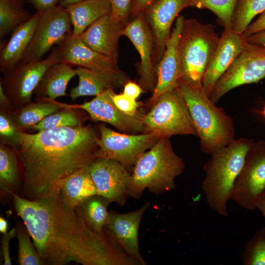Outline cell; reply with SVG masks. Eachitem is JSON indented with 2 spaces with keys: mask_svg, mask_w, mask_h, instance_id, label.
<instances>
[{
  "mask_svg": "<svg viewBox=\"0 0 265 265\" xmlns=\"http://www.w3.org/2000/svg\"><path fill=\"white\" fill-rule=\"evenodd\" d=\"M78 85L72 88V100L82 96H97L108 89L124 86L129 80L126 74L119 69L116 71H100L78 67L76 68Z\"/></svg>",
  "mask_w": 265,
  "mask_h": 265,
  "instance_id": "7402d4cb",
  "label": "cell"
},
{
  "mask_svg": "<svg viewBox=\"0 0 265 265\" xmlns=\"http://www.w3.org/2000/svg\"><path fill=\"white\" fill-rule=\"evenodd\" d=\"M32 15L20 0H0V37L3 38L27 21Z\"/></svg>",
  "mask_w": 265,
  "mask_h": 265,
  "instance_id": "f1b7e54d",
  "label": "cell"
},
{
  "mask_svg": "<svg viewBox=\"0 0 265 265\" xmlns=\"http://www.w3.org/2000/svg\"><path fill=\"white\" fill-rule=\"evenodd\" d=\"M17 262L20 265H43L45 263L39 255L26 227L17 225Z\"/></svg>",
  "mask_w": 265,
  "mask_h": 265,
  "instance_id": "836d02e7",
  "label": "cell"
},
{
  "mask_svg": "<svg viewBox=\"0 0 265 265\" xmlns=\"http://www.w3.org/2000/svg\"><path fill=\"white\" fill-rule=\"evenodd\" d=\"M124 28L111 18L109 13L93 23L80 36L90 48L117 64L118 42Z\"/></svg>",
  "mask_w": 265,
  "mask_h": 265,
  "instance_id": "44dd1931",
  "label": "cell"
},
{
  "mask_svg": "<svg viewBox=\"0 0 265 265\" xmlns=\"http://www.w3.org/2000/svg\"><path fill=\"white\" fill-rule=\"evenodd\" d=\"M17 235L16 228H13L9 232L3 234L1 240V251L3 259V265H11L9 253V244L11 239Z\"/></svg>",
  "mask_w": 265,
  "mask_h": 265,
  "instance_id": "f35d334b",
  "label": "cell"
},
{
  "mask_svg": "<svg viewBox=\"0 0 265 265\" xmlns=\"http://www.w3.org/2000/svg\"><path fill=\"white\" fill-rule=\"evenodd\" d=\"M8 222L6 219L0 217V232L2 234L7 233Z\"/></svg>",
  "mask_w": 265,
  "mask_h": 265,
  "instance_id": "7dc6e473",
  "label": "cell"
},
{
  "mask_svg": "<svg viewBox=\"0 0 265 265\" xmlns=\"http://www.w3.org/2000/svg\"><path fill=\"white\" fill-rule=\"evenodd\" d=\"M265 10V0H238L232 30L242 34L253 18Z\"/></svg>",
  "mask_w": 265,
  "mask_h": 265,
  "instance_id": "d6a6232c",
  "label": "cell"
},
{
  "mask_svg": "<svg viewBox=\"0 0 265 265\" xmlns=\"http://www.w3.org/2000/svg\"><path fill=\"white\" fill-rule=\"evenodd\" d=\"M72 27L67 11L59 5L40 13L35 32L21 62L43 59L54 45L61 44L73 34Z\"/></svg>",
  "mask_w": 265,
  "mask_h": 265,
  "instance_id": "7c38bea8",
  "label": "cell"
},
{
  "mask_svg": "<svg viewBox=\"0 0 265 265\" xmlns=\"http://www.w3.org/2000/svg\"><path fill=\"white\" fill-rule=\"evenodd\" d=\"M61 0H29V2L40 13H44L57 6Z\"/></svg>",
  "mask_w": 265,
  "mask_h": 265,
  "instance_id": "60d3db41",
  "label": "cell"
},
{
  "mask_svg": "<svg viewBox=\"0 0 265 265\" xmlns=\"http://www.w3.org/2000/svg\"><path fill=\"white\" fill-rule=\"evenodd\" d=\"M77 109L67 106V108L47 116L30 129L40 132L56 128L81 126L86 116Z\"/></svg>",
  "mask_w": 265,
  "mask_h": 265,
  "instance_id": "f546056e",
  "label": "cell"
},
{
  "mask_svg": "<svg viewBox=\"0 0 265 265\" xmlns=\"http://www.w3.org/2000/svg\"><path fill=\"white\" fill-rule=\"evenodd\" d=\"M219 39L212 25L195 18L184 19L178 45L179 81L202 86L203 76Z\"/></svg>",
  "mask_w": 265,
  "mask_h": 265,
  "instance_id": "8992f818",
  "label": "cell"
},
{
  "mask_svg": "<svg viewBox=\"0 0 265 265\" xmlns=\"http://www.w3.org/2000/svg\"><path fill=\"white\" fill-rule=\"evenodd\" d=\"M238 0H190L189 6L207 9L217 17L224 29L232 30L234 14Z\"/></svg>",
  "mask_w": 265,
  "mask_h": 265,
  "instance_id": "1f68e13d",
  "label": "cell"
},
{
  "mask_svg": "<svg viewBox=\"0 0 265 265\" xmlns=\"http://www.w3.org/2000/svg\"><path fill=\"white\" fill-rule=\"evenodd\" d=\"M184 161L174 152L169 137H161L133 165L129 196L139 199L146 189L155 195L172 190L184 171Z\"/></svg>",
  "mask_w": 265,
  "mask_h": 265,
  "instance_id": "277c9868",
  "label": "cell"
},
{
  "mask_svg": "<svg viewBox=\"0 0 265 265\" xmlns=\"http://www.w3.org/2000/svg\"><path fill=\"white\" fill-rule=\"evenodd\" d=\"M264 78L265 45L254 44L246 41L240 53L216 82L209 98L216 104L233 89L257 82Z\"/></svg>",
  "mask_w": 265,
  "mask_h": 265,
  "instance_id": "9c48e42d",
  "label": "cell"
},
{
  "mask_svg": "<svg viewBox=\"0 0 265 265\" xmlns=\"http://www.w3.org/2000/svg\"><path fill=\"white\" fill-rule=\"evenodd\" d=\"M85 0H61L59 5L66 8L68 6Z\"/></svg>",
  "mask_w": 265,
  "mask_h": 265,
  "instance_id": "bcb514c9",
  "label": "cell"
},
{
  "mask_svg": "<svg viewBox=\"0 0 265 265\" xmlns=\"http://www.w3.org/2000/svg\"><path fill=\"white\" fill-rule=\"evenodd\" d=\"M141 133L159 138L175 135L198 136L187 105L179 85L162 93L143 114Z\"/></svg>",
  "mask_w": 265,
  "mask_h": 265,
  "instance_id": "52a82bcc",
  "label": "cell"
},
{
  "mask_svg": "<svg viewBox=\"0 0 265 265\" xmlns=\"http://www.w3.org/2000/svg\"><path fill=\"white\" fill-rule=\"evenodd\" d=\"M244 37L248 43L261 46L265 45V29Z\"/></svg>",
  "mask_w": 265,
  "mask_h": 265,
  "instance_id": "ee69618b",
  "label": "cell"
},
{
  "mask_svg": "<svg viewBox=\"0 0 265 265\" xmlns=\"http://www.w3.org/2000/svg\"><path fill=\"white\" fill-rule=\"evenodd\" d=\"M264 29H265V10L260 14L255 21L248 25L242 35L244 37H247Z\"/></svg>",
  "mask_w": 265,
  "mask_h": 265,
  "instance_id": "ab89813d",
  "label": "cell"
},
{
  "mask_svg": "<svg viewBox=\"0 0 265 265\" xmlns=\"http://www.w3.org/2000/svg\"><path fill=\"white\" fill-rule=\"evenodd\" d=\"M179 86L197 131L203 153L211 155L236 139L233 119L212 102L202 86H193L181 81Z\"/></svg>",
  "mask_w": 265,
  "mask_h": 265,
  "instance_id": "5b68a950",
  "label": "cell"
},
{
  "mask_svg": "<svg viewBox=\"0 0 265 265\" xmlns=\"http://www.w3.org/2000/svg\"><path fill=\"white\" fill-rule=\"evenodd\" d=\"M149 205L147 202L138 209L126 213L109 212L108 220L104 229L112 243L139 265L147 264L140 253L138 230L142 216Z\"/></svg>",
  "mask_w": 265,
  "mask_h": 265,
  "instance_id": "5bb4252c",
  "label": "cell"
},
{
  "mask_svg": "<svg viewBox=\"0 0 265 265\" xmlns=\"http://www.w3.org/2000/svg\"><path fill=\"white\" fill-rule=\"evenodd\" d=\"M21 132L14 122L11 114L0 110V135L2 140L14 148Z\"/></svg>",
  "mask_w": 265,
  "mask_h": 265,
  "instance_id": "d590c367",
  "label": "cell"
},
{
  "mask_svg": "<svg viewBox=\"0 0 265 265\" xmlns=\"http://www.w3.org/2000/svg\"><path fill=\"white\" fill-rule=\"evenodd\" d=\"M67 107V104L55 100L37 101L24 105L13 111L11 116L17 127L21 130L30 129L47 116Z\"/></svg>",
  "mask_w": 265,
  "mask_h": 265,
  "instance_id": "4316f807",
  "label": "cell"
},
{
  "mask_svg": "<svg viewBox=\"0 0 265 265\" xmlns=\"http://www.w3.org/2000/svg\"><path fill=\"white\" fill-rule=\"evenodd\" d=\"M256 208L258 209L265 218V190L261 194L256 203Z\"/></svg>",
  "mask_w": 265,
  "mask_h": 265,
  "instance_id": "f6af8a7d",
  "label": "cell"
},
{
  "mask_svg": "<svg viewBox=\"0 0 265 265\" xmlns=\"http://www.w3.org/2000/svg\"><path fill=\"white\" fill-rule=\"evenodd\" d=\"M185 18L178 16L175 26L167 41L164 53L156 66L157 82L154 93L147 102L151 107L164 92L179 85L180 71L178 53V45Z\"/></svg>",
  "mask_w": 265,
  "mask_h": 265,
  "instance_id": "d6986e66",
  "label": "cell"
},
{
  "mask_svg": "<svg viewBox=\"0 0 265 265\" xmlns=\"http://www.w3.org/2000/svg\"><path fill=\"white\" fill-rule=\"evenodd\" d=\"M96 158L116 160L127 168L133 166L138 159L151 148L160 138L151 133H122L101 124Z\"/></svg>",
  "mask_w": 265,
  "mask_h": 265,
  "instance_id": "30bf717a",
  "label": "cell"
},
{
  "mask_svg": "<svg viewBox=\"0 0 265 265\" xmlns=\"http://www.w3.org/2000/svg\"><path fill=\"white\" fill-rule=\"evenodd\" d=\"M97 195L122 206L129 196L131 174L119 161L96 158L89 166Z\"/></svg>",
  "mask_w": 265,
  "mask_h": 265,
  "instance_id": "4fadbf2b",
  "label": "cell"
},
{
  "mask_svg": "<svg viewBox=\"0 0 265 265\" xmlns=\"http://www.w3.org/2000/svg\"><path fill=\"white\" fill-rule=\"evenodd\" d=\"M144 92L139 84L129 80L124 85L123 93L132 99L136 100Z\"/></svg>",
  "mask_w": 265,
  "mask_h": 265,
  "instance_id": "b9f144b4",
  "label": "cell"
},
{
  "mask_svg": "<svg viewBox=\"0 0 265 265\" xmlns=\"http://www.w3.org/2000/svg\"><path fill=\"white\" fill-rule=\"evenodd\" d=\"M127 37L137 51L140 58L137 70L138 84L152 94L155 89L157 75L153 62L154 41L143 13L132 19L125 27L122 36Z\"/></svg>",
  "mask_w": 265,
  "mask_h": 265,
  "instance_id": "9a60e30c",
  "label": "cell"
},
{
  "mask_svg": "<svg viewBox=\"0 0 265 265\" xmlns=\"http://www.w3.org/2000/svg\"><path fill=\"white\" fill-rule=\"evenodd\" d=\"M253 143L244 137L235 139L212 154L203 166L202 190L210 208L221 215H228L227 203L234 183Z\"/></svg>",
  "mask_w": 265,
  "mask_h": 265,
  "instance_id": "3957f363",
  "label": "cell"
},
{
  "mask_svg": "<svg viewBox=\"0 0 265 265\" xmlns=\"http://www.w3.org/2000/svg\"><path fill=\"white\" fill-rule=\"evenodd\" d=\"M73 27L74 35H81L90 25L102 16L110 13L107 0H85L65 8Z\"/></svg>",
  "mask_w": 265,
  "mask_h": 265,
  "instance_id": "484cf974",
  "label": "cell"
},
{
  "mask_svg": "<svg viewBox=\"0 0 265 265\" xmlns=\"http://www.w3.org/2000/svg\"><path fill=\"white\" fill-rule=\"evenodd\" d=\"M241 258L243 265H265V225L246 243Z\"/></svg>",
  "mask_w": 265,
  "mask_h": 265,
  "instance_id": "e575fe53",
  "label": "cell"
},
{
  "mask_svg": "<svg viewBox=\"0 0 265 265\" xmlns=\"http://www.w3.org/2000/svg\"><path fill=\"white\" fill-rule=\"evenodd\" d=\"M263 113H264V115L265 116V107H264V108Z\"/></svg>",
  "mask_w": 265,
  "mask_h": 265,
  "instance_id": "c3c4849f",
  "label": "cell"
},
{
  "mask_svg": "<svg viewBox=\"0 0 265 265\" xmlns=\"http://www.w3.org/2000/svg\"><path fill=\"white\" fill-rule=\"evenodd\" d=\"M76 75V69H73L69 64L60 62L52 65L47 69L34 91L37 101L55 100L66 95L67 84Z\"/></svg>",
  "mask_w": 265,
  "mask_h": 265,
  "instance_id": "cb8c5ba5",
  "label": "cell"
},
{
  "mask_svg": "<svg viewBox=\"0 0 265 265\" xmlns=\"http://www.w3.org/2000/svg\"><path fill=\"white\" fill-rule=\"evenodd\" d=\"M155 0H132L131 20L143 13Z\"/></svg>",
  "mask_w": 265,
  "mask_h": 265,
  "instance_id": "7bdbcfd3",
  "label": "cell"
},
{
  "mask_svg": "<svg viewBox=\"0 0 265 265\" xmlns=\"http://www.w3.org/2000/svg\"><path fill=\"white\" fill-rule=\"evenodd\" d=\"M17 156L14 149L0 145V184L4 191L13 190L19 182Z\"/></svg>",
  "mask_w": 265,
  "mask_h": 265,
  "instance_id": "4dcf8cb0",
  "label": "cell"
},
{
  "mask_svg": "<svg viewBox=\"0 0 265 265\" xmlns=\"http://www.w3.org/2000/svg\"><path fill=\"white\" fill-rule=\"evenodd\" d=\"M40 13L36 12L26 22L15 28L8 41L1 48L0 70L3 73L20 63L37 25Z\"/></svg>",
  "mask_w": 265,
  "mask_h": 265,
  "instance_id": "603a6c76",
  "label": "cell"
},
{
  "mask_svg": "<svg viewBox=\"0 0 265 265\" xmlns=\"http://www.w3.org/2000/svg\"><path fill=\"white\" fill-rule=\"evenodd\" d=\"M60 59L54 47L46 58L21 62L3 73L0 85L10 103L13 112L31 102L34 91L47 69Z\"/></svg>",
  "mask_w": 265,
  "mask_h": 265,
  "instance_id": "ba28073f",
  "label": "cell"
},
{
  "mask_svg": "<svg viewBox=\"0 0 265 265\" xmlns=\"http://www.w3.org/2000/svg\"><path fill=\"white\" fill-rule=\"evenodd\" d=\"M190 0H156L143 12L154 41L153 62L157 66L162 58L171 27L179 12L189 7Z\"/></svg>",
  "mask_w": 265,
  "mask_h": 265,
  "instance_id": "2e32d148",
  "label": "cell"
},
{
  "mask_svg": "<svg viewBox=\"0 0 265 265\" xmlns=\"http://www.w3.org/2000/svg\"><path fill=\"white\" fill-rule=\"evenodd\" d=\"M61 62L100 71L119 70L117 64L88 47L73 34L56 47Z\"/></svg>",
  "mask_w": 265,
  "mask_h": 265,
  "instance_id": "ffe728a7",
  "label": "cell"
},
{
  "mask_svg": "<svg viewBox=\"0 0 265 265\" xmlns=\"http://www.w3.org/2000/svg\"><path fill=\"white\" fill-rule=\"evenodd\" d=\"M111 98L116 106L126 114L134 115L140 111L138 108L142 106L141 103L132 99L123 93L116 94L113 92Z\"/></svg>",
  "mask_w": 265,
  "mask_h": 265,
  "instance_id": "74e56055",
  "label": "cell"
},
{
  "mask_svg": "<svg viewBox=\"0 0 265 265\" xmlns=\"http://www.w3.org/2000/svg\"><path fill=\"white\" fill-rule=\"evenodd\" d=\"M89 166L80 169L66 178L61 187L60 196L61 200L71 209L76 210L87 199L97 195Z\"/></svg>",
  "mask_w": 265,
  "mask_h": 265,
  "instance_id": "d4e9b609",
  "label": "cell"
},
{
  "mask_svg": "<svg viewBox=\"0 0 265 265\" xmlns=\"http://www.w3.org/2000/svg\"><path fill=\"white\" fill-rule=\"evenodd\" d=\"M113 92V89H108L96 96L89 102L80 105H69V106L83 109L88 114L91 120L108 123L122 132L141 133L144 113L140 111L135 115H129L122 112L112 100Z\"/></svg>",
  "mask_w": 265,
  "mask_h": 265,
  "instance_id": "e0dca14e",
  "label": "cell"
},
{
  "mask_svg": "<svg viewBox=\"0 0 265 265\" xmlns=\"http://www.w3.org/2000/svg\"><path fill=\"white\" fill-rule=\"evenodd\" d=\"M265 190V142L253 143L243 166L233 187L230 199L249 210L256 209V203Z\"/></svg>",
  "mask_w": 265,
  "mask_h": 265,
  "instance_id": "8fae6325",
  "label": "cell"
},
{
  "mask_svg": "<svg viewBox=\"0 0 265 265\" xmlns=\"http://www.w3.org/2000/svg\"><path fill=\"white\" fill-rule=\"evenodd\" d=\"M98 137L89 126L21 132L13 148L24 173V194L33 200L60 194L66 178L96 159Z\"/></svg>",
  "mask_w": 265,
  "mask_h": 265,
  "instance_id": "7a4b0ae2",
  "label": "cell"
},
{
  "mask_svg": "<svg viewBox=\"0 0 265 265\" xmlns=\"http://www.w3.org/2000/svg\"><path fill=\"white\" fill-rule=\"evenodd\" d=\"M15 209L45 265H137L113 245L105 231L92 229L60 194L30 200L12 190Z\"/></svg>",
  "mask_w": 265,
  "mask_h": 265,
  "instance_id": "6da1fadb",
  "label": "cell"
},
{
  "mask_svg": "<svg viewBox=\"0 0 265 265\" xmlns=\"http://www.w3.org/2000/svg\"><path fill=\"white\" fill-rule=\"evenodd\" d=\"M110 203L105 197L95 195L87 199L76 210L92 229L102 233L109 219L107 207Z\"/></svg>",
  "mask_w": 265,
  "mask_h": 265,
  "instance_id": "83f0119b",
  "label": "cell"
},
{
  "mask_svg": "<svg viewBox=\"0 0 265 265\" xmlns=\"http://www.w3.org/2000/svg\"><path fill=\"white\" fill-rule=\"evenodd\" d=\"M111 6L110 16L125 27L131 20L132 0H107Z\"/></svg>",
  "mask_w": 265,
  "mask_h": 265,
  "instance_id": "8d00e7d4",
  "label": "cell"
},
{
  "mask_svg": "<svg viewBox=\"0 0 265 265\" xmlns=\"http://www.w3.org/2000/svg\"><path fill=\"white\" fill-rule=\"evenodd\" d=\"M246 40L242 34L232 30L222 32L212 55L202 80V87L210 97L219 79L242 51Z\"/></svg>",
  "mask_w": 265,
  "mask_h": 265,
  "instance_id": "ac0fdd59",
  "label": "cell"
}]
</instances>
